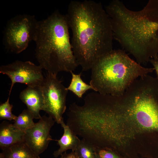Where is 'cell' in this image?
Wrapping results in <instances>:
<instances>
[{"mask_svg": "<svg viewBox=\"0 0 158 158\" xmlns=\"http://www.w3.org/2000/svg\"><path fill=\"white\" fill-rule=\"evenodd\" d=\"M66 16L76 62L82 71L91 69L99 59L113 50L109 18L100 2L91 0L72 1Z\"/></svg>", "mask_w": 158, "mask_h": 158, "instance_id": "1", "label": "cell"}, {"mask_svg": "<svg viewBox=\"0 0 158 158\" xmlns=\"http://www.w3.org/2000/svg\"><path fill=\"white\" fill-rule=\"evenodd\" d=\"M114 38L139 64L158 54V0H150L142 10L133 11L119 0L105 6Z\"/></svg>", "mask_w": 158, "mask_h": 158, "instance_id": "2", "label": "cell"}, {"mask_svg": "<svg viewBox=\"0 0 158 158\" xmlns=\"http://www.w3.org/2000/svg\"><path fill=\"white\" fill-rule=\"evenodd\" d=\"M66 15L54 11L38 21L34 41L35 56L39 65L47 73L57 75L73 72L78 66L73 54Z\"/></svg>", "mask_w": 158, "mask_h": 158, "instance_id": "3", "label": "cell"}, {"mask_svg": "<svg viewBox=\"0 0 158 158\" xmlns=\"http://www.w3.org/2000/svg\"><path fill=\"white\" fill-rule=\"evenodd\" d=\"M91 70L90 85L93 90L120 97L137 79L146 76L154 69L142 66L124 50L118 49L100 57Z\"/></svg>", "mask_w": 158, "mask_h": 158, "instance_id": "4", "label": "cell"}, {"mask_svg": "<svg viewBox=\"0 0 158 158\" xmlns=\"http://www.w3.org/2000/svg\"><path fill=\"white\" fill-rule=\"evenodd\" d=\"M149 81L137 88L131 85L124 94L130 101L128 113L145 128L158 132V80Z\"/></svg>", "mask_w": 158, "mask_h": 158, "instance_id": "5", "label": "cell"}, {"mask_svg": "<svg viewBox=\"0 0 158 158\" xmlns=\"http://www.w3.org/2000/svg\"><path fill=\"white\" fill-rule=\"evenodd\" d=\"M38 21L34 15H18L7 22L4 32L3 44L16 54L25 50L35 40Z\"/></svg>", "mask_w": 158, "mask_h": 158, "instance_id": "6", "label": "cell"}, {"mask_svg": "<svg viewBox=\"0 0 158 158\" xmlns=\"http://www.w3.org/2000/svg\"><path fill=\"white\" fill-rule=\"evenodd\" d=\"M57 76L47 73L39 86L44 99L43 111L61 124L64 122L63 115L66 110L68 90Z\"/></svg>", "mask_w": 158, "mask_h": 158, "instance_id": "7", "label": "cell"}, {"mask_svg": "<svg viewBox=\"0 0 158 158\" xmlns=\"http://www.w3.org/2000/svg\"><path fill=\"white\" fill-rule=\"evenodd\" d=\"M41 66L30 61L18 60L2 65L0 73L7 75L11 81L9 96L14 85L17 83L25 84L28 86H39L44 77Z\"/></svg>", "mask_w": 158, "mask_h": 158, "instance_id": "8", "label": "cell"}, {"mask_svg": "<svg viewBox=\"0 0 158 158\" xmlns=\"http://www.w3.org/2000/svg\"><path fill=\"white\" fill-rule=\"evenodd\" d=\"M55 122L52 117L45 115L25 131L24 142L36 154L39 155L44 152L53 140L50 131Z\"/></svg>", "mask_w": 158, "mask_h": 158, "instance_id": "9", "label": "cell"}, {"mask_svg": "<svg viewBox=\"0 0 158 158\" xmlns=\"http://www.w3.org/2000/svg\"><path fill=\"white\" fill-rule=\"evenodd\" d=\"M19 98L26 105L27 109L32 114L35 119L41 118L40 111L43 109L44 99L40 86H27L20 92Z\"/></svg>", "mask_w": 158, "mask_h": 158, "instance_id": "10", "label": "cell"}, {"mask_svg": "<svg viewBox=\"0 0 158 158\" xmlns=\"http://www.w3.org/2000/svg\"><path fill=\"white\" fill-rule=\"evenodd\" d=\"M25 132L4 121L0 125V147L2 149L24 141Z\"/></svg>", "mask_w": 158, "mask_h": 158, "instance_id": "11", "label": "cell"}, {"mask_svg": "<svg viewBox=\"0 0 158 158\" xmlns=\"http://www.w3.org/2000/svg\"><path fill=\"white\" fill-rule=\"evenodd\" d=\"M61 125L63 128V133L59 139L55 140L59 147L58 149L55 151L53 154L55 158L58 157L68 150L74 151L80 141L77 135L64 122Z\"/></svg>", "mask_w": 158, "mask_h": 158, "instance_id": "12", "label": "cell"}, {"mask_svg": "<svg viewBox=\"0 0 158 158\" xmlns=\"http://www.w3.org/2000/svg\"><path fill=\"white\" fill-rule=\"evenodd\" d=\"M2 150L0 158H40L24 141L21 142Z\"/></svg>", "mask_w": 158, "mask_h": 158, "instance_id": "13", "label": "cell"}, {"mask_svg": "<svg viewBox=\"0 0 158 158\" xmlns=\"http://www.w3.org/2000/svg\"><path fill=\"white\" fill-rule=\"evenodd\" d=\"M70 73L72 78L70 85L66 88L68 90L70 91L78 97L81 98L88 90L93 89L91 85L87 84L82 80L81 73L76 74L73 72Z\"/></svg>", "mask_w": 158, "mask_h": 158, "instance_id": "14", "label": "cell"}, {"mask_svg": "<svg viewBox=\"0 0 158 158\" xmlns=\"http://www.w3.org/2000/svg\"><path fill=\"white\" fill-rule=\"evenodd\" d=\"M32 114L28 109L23 110L14 121L13 125L22 131L25 132L27 130L32 127L35 123Z\"/></svg>", "mask_w": 158, "mask_h": 158, "instance_id": "15", "label": "cell"}, {"mask_svg": "<svg viewBox=\"0 0 158 158\" xmlns=\"http://www.w3.org/2000/svg\"><path fill=\"white\" fill-rule=\"evenodd\" d=\"M95 147L92 143L82 138L74 152L77 158H95Z\"/></svg>", "mask_w": 158, "mask_h": 158, "instance_id": "16", "label": "cell"}, {"mask_svg": "<svg viewBox=\"0 0 158 158\" xmlns=\"http://www.w3.org/2000/svg\"><path fill=\"white\" fill-rule=\"evenodd\" d=\"M95 158H125L111 149L95 146Z\"/></svg>", "mask_w": 158, "mask_h": 158, "instance_id": "17", "label": "cell"}, {"mask_svg": "<svg viewBox=\"0 0 158 158\" xmlns=\"http://www.w3.org/2000/svg\"><path fill=\"white\" fill-rule=\"evenodd\" d=\"M9 96L4 103L0 105V120L14 121L17 116L12 112L13 105L9 103Z\"/></svg>", "mask_w": 158, "mask_h": 158, "instance_id": "18", "label": "cell"}, {"mask_svg": "<svg viewBox=\"0 0 158 158\" xmlns=\"http://www.w3.org/2000/svg\"><path fill=\"white\" fill-rule=\"evenodd\" d=\"M149 61L151 63L153 66V68L156 71L158 77V57L152 58Z\"/></svg>", "mask_w": 158, "mask_h": 158, "instance_id": "19", "label": "cell"}, {"mask_svg": "<svg viewBox=\"0 0 158 158\" xmlns=\"http://www.w3.org/2000/svg\"><path fill=\"white\" fill-rule=\"evenodd\" d=\"M60 158H77L74 151H72L69 153L65 152L62 154Z\"/></svg>", "mask_w": 158, "mask_h": 158, "instance_id": "20", "label": "cell"}]
</instances>
